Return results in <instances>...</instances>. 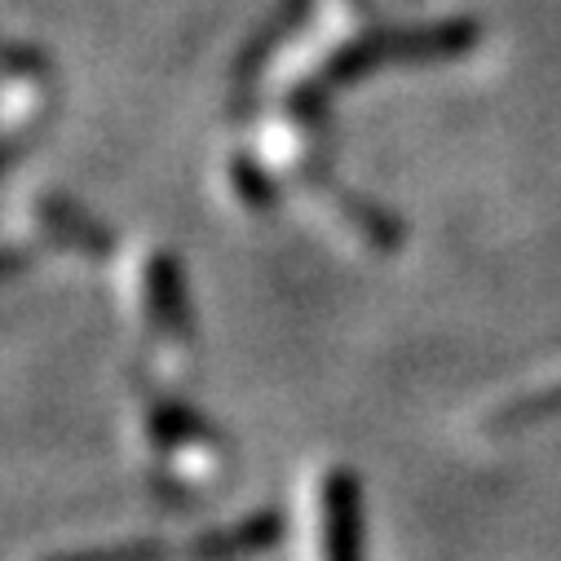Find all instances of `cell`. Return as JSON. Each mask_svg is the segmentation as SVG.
<instances>
[{
  "instance_id": "1",
  "label": "cell",
  "mask_w": 561,
  "mask_h": 561,
  "mask_svg": "<svg viewBox=\"0 0 561 561\" xmlns=\"http://www.w3.org/2000/svg\"><path fill=\"white\" fill-rule=\"evenodd\" d=\"M478 23L473 19H443V23H415V27H380L367 32L350 45H341L323 71L310 80L323 98L341 84H358L371 71H385L393 62H430V58H460L478 45Z\"/></svg>"
},
{
  "instance_id": "2",
  "label": "cell",
  "mask_w": 561,
  "mask_h": 561,
  "mask_svg": "<svg viewBox=\"0 0 561 561\" xmlns=\"http://www.w3.org/2000/svg\"><path fill=\"white\" fill-rule=\"evenodd\" d=\"M142 323L147 350L164 376H182L191 367V306L182 284V261L169 252H151L142 265Z\"/></svg>"
},
{
  "instance_id": "3",
  "label": "cell",
  "mask_w": 561,
  "mask_h": 561,
  "mask_svg": "<svg viewBox=\"0 0 561 561\" xmlns=\"http://www.w3.org/2000/svg\"><path fill=\"white\" fill-rule=\"evenodd\" d=\"M278 539V513H256L243 517L226 530L199 535L191 543H119V548H84V552H67L54 561H243L265 552Z\"/></svg>"
},
{
  "instance_id": "4",
  "label": "cell",
  "mask_w": 561,
  "mask_h": 561,
  "mask_svg": "<svg viewBox=\"0 0 561 561\" xmlns=\"http://www.w3.org/2000/svg\"><path fill=\"white\" fill-rule=\"evenodd\" d=\"M147 438L156 451V465L178 482V486H199L221 469V438L191 415L182 402L147 398Z\"/></svg>"
},
{
  "instance_id": "5",
  "label": "cell",
  "mask_w": 561,
  "mask_h": 561,
  "mask_svg": "<svg viewBox=\"0 0 561 561\" xmlns=\"http://www.w3.org/2000/svg\"><path fill=\"white\" fill-rule=\"evenodd\" d=\"M323 561H363V508H358V482L350 473L323 478Z\"/></svg>"
},
{
  "instance_id": "6",
  "label": "cell",
  "mask_w": 561,
  "mask_h": 561,
  "mask_svg": "<svg viewBox=\"0 0 561 561\" xmlns=\"http://www.w3.org/2000/svg\"><path fill=\"white\" fill-rule=\"evenodd\" d=\"M41 226L49 230V239L58 243V248H67V252H84V256H106L111 252V234L84 213V208H76V204H67V199H45L41 204Z\"/></svg>"
},
{
  "instance_id": "7",
  "label": "cell",
  "mask_w": 561,
  "mask_h": 561,
  "mask_svg": "<svg viewBox=\"0 0 561 561\" xmlns=\"http://www.w3.org/2000/svg\"><path fill=\"white\" fill-rule=\"evenodd\" d=\"M310 5H314V0H278V5H274V14L256 27V36L243 45V54H239V84H248V80H256L261 76V67H265V58L278 49V45H284L301 23H306V14H310Z\"/></svg>"
},
{
  "instance_id": "8",
  "label": "cell",
  "mask_w": 561,
  "mask_h": 561,
  "mask_svg": "<svg viewBox=\"0 0 561 561\" xmlns=\"http://www.w3.org/2000/svg\"><path fill=\"white\" fill-rule=\"evenodd\" d=\"M561 415V380L543 385V389H530L513 402H504L495 415H491V430L495 434H517V430H535L543 420H557Z\"/></svg>"
},
{
  "instance_id": "9",
  "label": "cell",
  "mask_w": 561,
  "mask_h": 561,
  "mask_svg": "<svg viewBox=\"0 0 561 561\" xmlns=\"http://www.w3.org/2000/svg\"><path fill=\"white\" fill-rule=\"evenodd\" d=\"M350 5H358V10H371V0H350Z\"/></svg>"
}]
</instances>
